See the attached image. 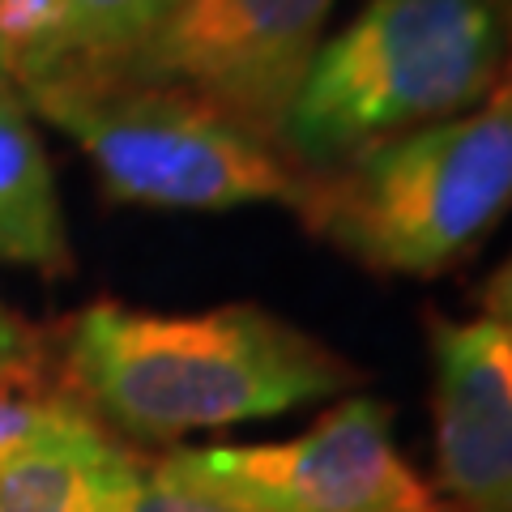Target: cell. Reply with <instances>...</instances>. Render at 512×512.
Here are the masks:
<instances>
[{"label": "cell", "instance_id": "obj_1", "mask_svg": "<svg viewBox=\"0 0 512 512\" xmlns=\"http://www.w3.org/2000/svg\"><path fill=\"white\" fill-rule=\"evenodd\" d=\"M60 376L103 427L146 444L274 419L363 380L346 355L256 303L163 316L111 299L64 320Z\"/></svg>", "mask_w": 512, "mask_h": 512}, {"label": "cell", "instance_id": "obj_2", "mask_svg": "<svg viewBox=\"0 0 512 512\" xmlns=\"http://www.w3.org/2000/svg\"><path fill=\"white\" fill-rule=\"evenodd\" d=\"M508 77V35L487 0H367L316 47L282 128V154L320 175L453 120Z\"/></svg>", "mask_w": 512, "mask_h": 512}, {"label": "cell", "instance_id": "obj_3", "mask_svg": "<svg viewBox=\"0 0 512 512\" xmlns=\"http://www.w3.org/2000/svg\"><path fill=\"white\" fill-rule=\"evenodd\" d=\"M512 205V77L453 120L308 175L299 218L376 274L431 278Z\"/></svg>", "mask_w": 512, "mask_h": 512}, {"label": "cell", "instance_id": "obj_4", "mask_svg": "<svg viewBox=\"0 0 512 512\" xmlns=\"http://www.w3.org/2000/svg\"><path fill=\"white\" fill-rule=\"evenodd\" d=\"M26 103L73 137L107 197L154 210H299L308 175L201 99L111 69H60L22 86Z\"/></svg>", "mask_w": 512, "mask_h": 512}, {"label": "cell", "instance_id": "obj_5", "mask_svg": "<svg viewBox=\"0 0 512 512\" xmlns=\"http://www.w3.org/2000/svg\"><path fill=\"white\" fill-rule=\"evenodd\" d=\"M338 0H180L111 73L175 86L248 137L282 150V128Z\"/></svg>", "mask_w": 512, "mask_h": 512}, {"label": "cell", "instance_id": "obj_6", "mask_svg": "<svg viewBox=\"0 0 512 512\" xmlns=\"http://www.w3.org/2000/svg\"><path fill=\"white\" fill-rule=\"evenodd\" d=\"M256 512H448L393 440V410L346 397L303 436L282 444L184 448Z\"/></svg>", "mask_w": 512, "mask_h": 512}, {"label": "cell", "instance_id": "obj_7", "mask_svg": "<svg viewBox=\"0 0 512 512\" xmlns=\"http://www.w3.org/2000/svg\"><path fill=\"white\" fill-rule=\"evenodd\" d=\"M431 372L448 512H512V338L487 316H431Z\"/></svg>", "mask_w": 512, "mask_h": 512}, {"label": "cell", "instance_id": "obj_8", "mask_svg": "<svg viewBox=\"0 0 512 512\" xmlns=\"http://www.w3.org/2000/svg\"><path fill=\"white\" fill-rule=\"evenodd\" d=\"M137 453L86 423L0 466V512H120Z\"/></svg>", "mask_w": 512, "mask_h": 512}, {"label": "cell", "instance_id": "obj_9", "mask_svg": "<svg viewBox=\"0 0 512 512\" xmlns=\"http://www.w3.org/2000/svg\"><path fill=\"white\" fill-rule=\"evenodd\" d=\"M0 261L30 265L43 274L69 269L56 175L9 82H0Z\"/></svg>", "mask_w": 512, "mask_h": 512}, {"label": "cell", "instance_id": "obj_10", "mask_svg": "<svg viewBox=\"0 0 512 512\" xmlns=\"http://www.w3.org/2000/svg\"><path fill=\"white\" fill-rule=\"evenodd\" d=\"M86 423L99 419L77 402L64 376H47L43 355H30L26 363L0 372V466Z\"/></svg>", "mask_w": 512, "mask_h": 512}, {"label": "cell", "instance_id": "obj_11", "mask_svg": "<svg viewBox=\"0 0 512 512\" xmlns=\"http://www.w3.org/2000/svg\"><path fill=\"white\" fill-rule=\"evenodd\" d=\"M73 64L60 0H0V82L30 86Z\"/></svg>", "mask_w": 512, "mask_h": 512}, {"label": "cell", "instance_id": "obj_12", "mask_svg": "<svg viewBox=\"0 0 512 512\" xmlns=\"http://www.w3.org/2000/svg\"><path fill=\"white\" fill-rule=\"evenodd\" d=\"M69 22V69H116L158 26L154 0H60Z\"/></svg>", "mask_w": 512, "mask_h": 512}, {"label": "cell", "instance_id": "obj_13", "mask_svg": "<svg viewBox=\"0 0 512 512\" xmlns=\"http://www.w3.org/2000/svg\"><path fill=\"white\" fill-rule=\"evenodd\" d=\"M120 512H256V508L222 483H214V478H205L180 448V453L154 461L137 457Z\"/></svg>", "mask_w": 512, "mask_h": 512}, {"label": "cell", "instance_id": "obj_14", "mask_svg": "<svg viewBox=\"0 0 512 512\" xmlns=\"http://www.w3.org/2000/svg\"><path fill=\"white\" fill-rule=\"evenodd\" d=\"M30 355H39L35 333H30V325H26L18 312H9L5 303H0V372H9V367L26 363Z\"/></svg>", "mask_w": 512, "mask_h": 512}, {"label": "cell", "instance_id": "obj_15", "mask_svg": "<svg viewBox=\"0 0 512 512\" xmlns=\"http://www.w3.org/2000/svg\"><path fill=\"white\" fill-rule=\"evenodd\" d=\"M483 312H487V320H495V325H500L512 338V256L487 278V286H483Z\"/></svg>", "mask_w": 512, "mask_h": 512}, {"label": "cell", "instance_id": "obj_16", "mask_svg": "<svg viewBox=\"0 0 512 512\" xmlns=\"http://www.w3.org/2000/svg\"><path fill=\"white\" fill-rule=\"evenodd\" d=\"M487 5L495 9V18H500L504 35H508V77H512V0H487Z\"/></svg>", "mask_w": 512, "mask_h": 512}, {"label": "cell", "instance_id": "obj_17", "mask_svg": "<svg viewBox=\"0 0 512 512\" xmlns=\"http://www.w3.org/2000/svg\"><path fill=\"white\" fill-rule=\"evenodd\" d=\"M154 5H158V18H163V13H171L175 5H180V0H154Z\"/></svg>", "mask_w": 512, "mask_h": 512}]
</instances>
